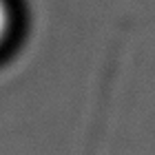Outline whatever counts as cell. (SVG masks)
Segmentation results:
<instances>
[{"instance_id":"1","label":"cell","mask_w":155,"mask_h":155,"mask_svg":"<svg viewBox=\"0 0 155 155\" xmlns=\"http://www.w3.org/2000/svg\"><path fill=\"white\" fill-rule=\"evenodd\" d=\"M7 31H9V5L0 0V42L5 40Z\"/></svg>"}]
</instances>
